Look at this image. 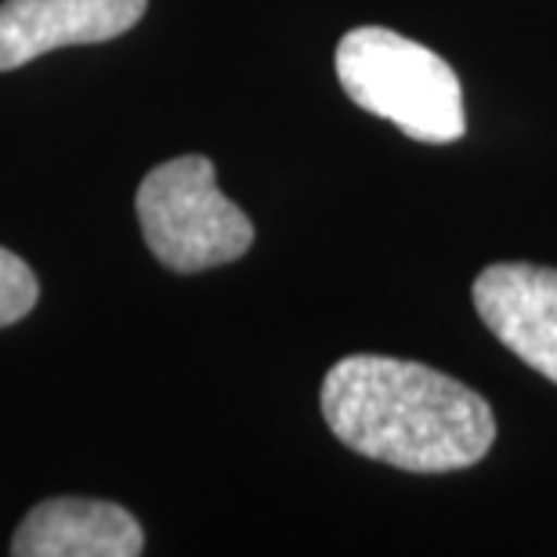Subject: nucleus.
I'll return each mask as SVG.
<instances>
[{
	"label": "nucleus",
	"mask_w": 557,
	"mask_h": 557,
	"mask_svg": "<svg viewBox=\"0 0 557 557\" xmlns=\"http://www.w3.org/2000/svg\"><path fill=\"white\" fill-rule=\"evenodd\" d=\"M322 417L348 449L413 474L463 471L496 442V417L482 395L387 355L333 366L322 381Z\"/></svg>",
	"instance_id": "1"
},
{
	"label": "nucleus",
	"mask_w": 557,
	"mask_h": 557,
	"mask_svg": "<svg viewBox=\"0 0 557 557\" xmlns=\"http://www.w3.org/2000/svg\"><path fill=\"white\" fill-rule=\"evenodd\" d=\"M337 81L359 109L413 141L463 138V87L438 51L384 26H359L337 44Z\"/></svg>",
	"instance_id": "2"
},
{
	"label": "nucleus",
	"mask_w": 557,
	"mask_h": 557,
	"mask_svg": "<svg viewBox=\"0 0 557 557\" xmlns=\"http://www.w3.org/2000/svg\"><path fill=\"white\" fill-rule=\"evenodd\" d=\"M138 221L160 264L185 275L239 261L253 243L250 218L218 188L207 156H177L145 174Z\"/></svg>",
	"instance_id": "3"
},
{
	"label": "nucleus",
	"mask_w": 557,
	"mask_h": 557,
	"mask_svg": "<svg viewBox=\"0 0 557 557\" xmlns=\"http://www.w3.org/2000/svg\"><path fill=\"white\" fill-rule=\"evenodd\" d=\"M474 308L504 348L557 384V269L488 264L474 278Z\"/></svg>",
	"instance_id": "4"
},
{
	"label": "nucleus",
	"mask_w": 557,
	"mask_h": 557,
	"mask_svg": "<svg viewBox=\"0 0 557 557\" xmlns=\"http://www.w3.org/2000/svg\"><path fill=\"white\" fill-rule=\"evenodd\" d=\"M149 0H4L0 73L73 44L116 40L145 15Z\"/></svg>",
	"instance_id": "5"
},
{
	"label": "nucleus",
	"mask_w": 557,
	"mask_h": 557,
	"mask_svg": "<svg viewBox=\"0 0 557 557\" xmlns=\"http://www.w3.org/2000/svg\"><path fill=\"white\" fill-rule=\"evenodd\" d=\"M145 550L141 525L106 499H48L15 532L18 557H135Z\"/></svg>",
	"instance_id": "6"
},
{
	"label": "nucleus",
	"mask_w": 557,
	"mask_h": 557,
	"mask_svg": "<svg viewBox=\"0 0 557 557\" xmlns=\"http://www.w3.org/2000/svg\"><path fill=\"white\" fill-rule=\"evenodd\" d=\"M37 275L29 272V264L0 247V326L26 319L33 305H37Z\"/></svg>",
	"instance_id": "7"
}]
</instances>
